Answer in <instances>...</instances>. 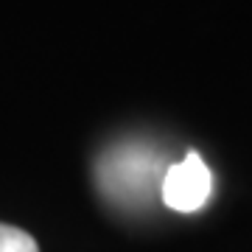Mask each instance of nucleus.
<instances>
[{"label": "nucleus", "instance_id": "f257e3e1", "mask_svg": "<svg viewBox=\"0 0 252 252\" xmlns=\"http://www.w3.org/2000/svg\"><path fill=\"white\" fill-rule=\"evenodd\" d=\"M168 165L149 143H115L93 165L95 188L112 205H143L157 193Z\"/></svg>", "mask_w": 252, "mask_h": 252}, {"label": "nucleus", "instance_id": "f03ea898", "mask_svg": "<svg viewBox=\"0 0 252 252\" xmlns=\"http://www.w3.org/2000/svg\"><path fill=\"white\" fill-rule=\"evenodd\" d=\"M213 196V174L199 152H188L180 162H171L162 177L160 199L177 213H196Z\"/></svg>", "mask_w": 252, "mask_h": 252}, {"label": "nucleus", "instance_id": "7ed1b4c3", "mask_svg": "<svg viewBox=\"0 0 252 252\" xmlns=\"http://www.w3.org/2000/svg\"><path fill=\"white\" fill-rule=\"evenodd\" d=\"M0 252H39V247L26 230L0 224Z\"/></svg>", "mask_w": 252, "mask_h": 252}]
</instances>
